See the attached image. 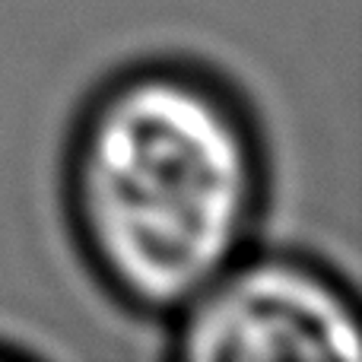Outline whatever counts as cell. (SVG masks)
Instances as JSON below:
<instances>
[{
  "label": "cell",
  "instance_id": "cell-1",
  "mask_svg": "<svg viewBox=\"0 0 362 362\" xmlns=\"http://www.w3.org/2000/svg\"><path fill=\"white\" fill-rule=\"evenodd\" d=\"M270 159L251 105L191 61H140L93 89L64 153L83 264L121 308L169 321L255 248Z\"/></svg>",
  "mask_w": 362,
  "mask_h": 362
},
{
  "label": "cell",
  "instance_id": "cell-2",
  "mask_svg": "<svg viewBox=\"0 0 362 362\" xmlns=\"http://www.w3.org/2000/svg\"><path fill=\"white\" fill-rule=\"evenodd\" d=\"M172 325L185 362H359L353 289L327 264L296 251L248 248L206 283Z\"/></svg>",
  "mask_w": 362,
  "mask_h": 362
}]
</instances>
